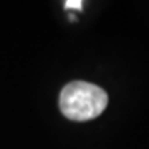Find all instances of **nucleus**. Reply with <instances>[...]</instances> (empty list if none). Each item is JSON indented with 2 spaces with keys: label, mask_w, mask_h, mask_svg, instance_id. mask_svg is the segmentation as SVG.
<instances>
[{
  "label": "nucleus",
  "mask_w": 149,
  "mask_h": 149,
  "mask_svg": "<svg viewBox=\"0 0 149 149\" xmlns=\"http://www.w3.org/2000/svg\"><path fill=\"white\" fill-rule=\"evenodd\" d=\"M105 90L87 81H70L59 95V109L65 117L74 122L93 120L105 111L108 105Z\"/></svg>",
  "instance_id": "obj_1"
},
{
  "label": "nucleus",
  "mask_w": 149,
  "mask_h": 149,
  "mask_svg": "<svg viewBox=\"0 0 149 149\" xmlns=\"http://www.w3.org/2000/svg\"><path fill=\"white\" fill-rule=\"evenodd\" d=\"M65 8L83 10V1H80V0H68V1H65Z\"/></svg>",
  "instance_id": "obj_2"
}]
</instances>
